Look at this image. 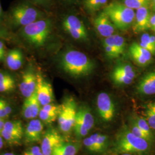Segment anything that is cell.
Listing matches in <instances>:
<instances>
[{"mask_svg":"<svg viewBox=\"0 0 155 155\" xmlns=\"http://www.w3.org/2000/svg\"><path fill=\"white\" fill-rule=\"evenodd\" d=\"M152 145L147 140L136 136L131 132L129 127L124 125L117 133L111 151L116 155H148L151 151Z\"/></svg>","mask_w":155,"mask_h":155,"instance_id":"1","label":"cell"},{"mask_svg":"<svg viewBox=\"0 0 155 155\" xmlns=\"http://www.w3.org/2000/svg\"><path fill=\"white\" fill-rule=\"evenodd\" d=\"M61 66L63 71L73 77L88 75L94 68V63L82 52L68 50L61 56Z\"/></svg>","mask_w":155,"mask_h":155,"instance_id":"2","label":"cell"},{"mask_svg":"<svg viewBox=\"0 0 155 155\" xmlns=\"http://www.w3.org/2000/svg\"><path fill=\"white\" fill-rule=\"evenodd\" d=\"M51 25L50 19L43 18L22 27L21 35L31 45L40 47L45 44L50 36Z\"/></svg>","mask_w":155,"mask_h":155,"instance_id":"3","label":"cell"},{"mask_svg":"<svg viewBox=\"0 0 155 155\" xmlns=\"http://www.w3.org/2000/svg\"><path fill=\"white\" fill-rule=\"evenodd\" d=\"M103 12L109 17L116 28L126 31L133 25L136 12L124 4L113 2L105 6Z\"/></svg>","mask_w":155,"mask_h":155,"instance_id":"4","label":"cell"},{"mask_svg":"<svg viewBox=\"0 0 155 155\" xmlns=\"http://www.w3.org/2000/svg\"><path fill=\"white\" fill-rule=\"evenodd\" d=\"M8 17L13 27H24L44 18V14L31 4L22 2L12 8Z\"/></svg>","mask_w":155,"mask_h":155,"instance_id":"5","label":"cell"},{"mask_svg":"<svg viewBox=\"0 0 155 155\" xmlns=\"http://www.w3.org/2000/svg\"><path fill=\"white\" fill-rule=\"evenodd\" d=\"M77 110L75 100L71 97L66 98L60 105L58 122L59 129L62 133H70L73 129Z\"/></svg>","mask_w":155,"mask_h":155,"instance_id":"6","label":"cell"},{"mask_svg":"<svg viewBox=\"0 0 155 155\" xmlns=\"http://www.w3.org/2000/svg\"><path fill=\"white\" fill-rule=\"evenodd\" d=\"M63 27L73 39L79 41L88 40V33L83 22L75 15H68L63 21Z\"/></svg>","mask_w":155,"mask_h":155,"instance_id":"7","label":"cell"},{"mask_svg":"<svg viewBox=\"0 0 155 155\" xmlns=\"http://www.w3.org/2000/svg\"><path fill=\"white\" fill-rule=\"evenodd\" d=\"M136 75L133 66L129 63L123 62L114 68L111 74V79L118 86L127 85L132 83Z\"/></svg>","mask_w":155,"mask_h":155,"instance_id":"8","label":"cell"},{"mask_svg":"<svg viewBox=\"0 0 155 155\" xmlns=\"http://www.w3.org/2000/svg\"><path fill=\"white\" fill-rule=\"evenodd\" d=\"M63 136L56 129L50 128L43 134L41 150L44 155H52L56 148L64 143Z\"/></svg>","mask_w":155,"mask_h":155,"instance_id":"9","label":"cell"},{"mask_svg":"<svg viewBox=\"0 0 155 155\" xmlns=\"http://www.w3.org/2000/svg\"><path fill=\"white\" fill-rule=\"evenodd\" d=\"M97 109L100 117L106 122L111 121L115 114V106L110 95L106 93H101L97 98Z\"/></svg>","mask_w":155,"mask_h":155,"instance_id":"10","label":"cell"},{"mask_svg":"<svg viewBox=\"0 0 155 155\" xmlns=\"http://www.w3.org/2000/svg\"><path fill=\"white\" fill-rule=\"evenodd\" d=\"M44 125L43 122L38 119H33L28 123L24 132V141L27 144L38 143L43 137Z\"/></svg>","mask_w":155,"mask_h":155,"instance_id":"11","label":"cell"},{"mask_svg":"<svg viewBox=\"0 0 155 155\" xmlns=\"http://www.w3.org/2000/svg\"><path fill=\"white\" fill-rule=\"evenodd\" d=\"M38 83L37 74L32 69H28L22 74L19 89L22 95L26 98L31 97L36 90Z\"/></svg>","mask_w":155,"mask_h":155,"instance_id":"12","label":"cell"},{"mask_svg":"<svg viewBox=\"0 0 155 155\" xmlns=\"http://www.w3.org/2000/svg\"><path fill=\"white\" fill-rule=\"evenodd\" d=\"M38 83L36 94L41 106H45L52 102L54 100V92L51 84L40 74H37Z\"/></svg>","mask_w":155,"mask_h":155,"instance_id":"13","label":"cell"},{"mask_svg":"<svg viewBox=\"0 0 155 155\" xmlns=\"http://www.w3.org/2000/svg\"><path fill=\"white\" fill-rule=\"evenodd\" d=\"M94 25L98 33L105 38L114 35L116 29L113 23L104 12L95 18Z\"/></svg>","mask_w":155,"mask_h":155,"instance_id":"14","label":"cell"},{"mask_svg":"<svg viewBox=\"0 0 155 155\" xmlns=\"http://www.w3.org/2000/svg\"><path fill=\"white\" fill-rule=\"evenodd\" d=\"M151 15L149 7H142L136 9L133 24L134 32L140 33L150 29Z\"/></svg>","mask_w":155,"mask_h":155,"instance_id":"15","label":"cell"},{"mask_svg":"<svg viewBox=\"0 0 155 155\" xmlns=\"http://www.w3.org/2000/svg\"><path fill=\"white\" fill-rule=\"evenodd\" d=\"M129 53L134 61L140 66L148 65L152 60V54L136 42L130 46Z\"/></svg>","mask_w":155,"mask_h":155,"instance_id":"16","label":"cell"},{"mask_svg":"<svg viewBox=\"0 0 155 155\" xmlns=\"http://www.w3.org/2000/svg\"><path fill=\"white\" fill-rule=\"evenodd\" d=\"M41 105L38 98L36 92L31 97L26 98L22 106V115L25 119H33L39 116Z\"/></svg>","mask_w":155,"mask_h":155,"instance_id":"17","label":"cell"},{"mask_svg":"<svg viewBox=\"0 0 155 155\" xmlns=\"http://www.w3.org/2000/svg\"><path fill=\"white\" fill-rule=\"evenodd\" d=\"M137 91L142 95L155 94V71L148 72L141 78L136 86Z\"/></svg>","mask_w":155,"mask_h":155,"instance_id":"18","label":"cell"},{"mask_svg":"<svg viewBox=\"0 0 155 155\" xmlns=\"http://www.w3.org/2000/svg\"><path fill=\"white\" fill-rule=\"evenodd\" d=\"M6 64L12 71L19 70L24 63L22 52L18 49L9 51L6 55Z\"/></svg>","mask_w":155,"mask_h":155,"instance_id":"19","label":"cell"},{"mask_svg":"<svg viewBox=\"0 0 155 155\" xmlns=\"http://www.w3.org/2000/svg\"><path fill=\"white\" fill-rule=\"evenodd\" d=\"M76 120L81 122L89 132L94 127V117L89 107L86 106H81L78 109Z\"/></svg>","mask_w":155,"mask_h":155,"instance_id":"20","label":"cell"},{"mask_svg":"<svg viewBox=\"0 0 155 155\" xmlns=\"http://www.w3.org/2000/svg\"><path fill=\"white\" fill-rule=\"evenodd\" d=\"M15 78L8 72L0 71V93H10L16 89Z\"/></svg>","mask_w":155,"mask_h":155,"instance_id":"21","label":"cell"},{"mask_svg":"<svg viewBox=\"0 0 155 155\" xmlns=\"http://www.w3.org/2000/svg\"><path fill=\"white\" fill-rule=\"evenodd\" d=\"M103 43L110 45L114 49L116 50L117 52L120 56L124 53L126 47L125 39L122 36L116 34H114L111 36L106 38Z\"/></svg>","mask_w":155,"mask_h":155,"instance_id":"22","label":"cell"},{"mask_svg":"<svg viewBox=\"0 0 155 155\" xmlns=\"http://www.w3.org/2000/svg\"><path fill=\"white\" fill-rule=\"evenodd\" d=\"M93 141L97 153L106 152L109 147V137L105 134L95 133L90 136Z\"/></svg>","mask_w":155,"mask_h":155,"instance_id":"23","label":"cell"},{"mask_svg":"<svg viewBox=\"0 0 155 155\" xmlns=\"http://www.w3.org/2000/svg\"><path fill=\"white\" fill-rule=\"evenodd\" d=\"M78 146L77 144L64 142L53 151L52 155H77Z\"/></svg>","mask_w":155,"mask_h":155,"instance_id":"24","label":"cell"},{"mask_svg":"<svg viewBox=\"0 0 155 155\" xmlns=\"http://www.w3.org/2000/svg\"><path fill=\"white\" fill-rule=\"evenodd\" d=\"M132 120L136 123V124L144 132V133L150 137L153 143L155 139L153 130L151 129L147 121L145 120V118L144 117L139 116H133L132 117Z\"/></svg>","mask_w":155,"mask_h":155,"instance_id":"25","label":"cell"},{"mask_svg":"<svg viewBox=\"0 0 155 155\" xmlns=\"http://www.w3.org/2000/svg\"><path fill=\"white\" fill-rule=\"evenodd\" d=\"M144 118L152 130L155 131V101L146 104L144 108Z\"/></svg>","mask_w":155,"mask_h":155,"instance_id":"26","label":"cell"},{"mask_svg":"<svg viewBox=\"0 0 155 155\" xmlns=\"http://www.w3.org/2000/svg\"><path fill=\"white\" fill-rule=\"evenodd\" d=\"M1 135L8 144L13 145H18L21 144L22 137L24 136L23 134L11 133L6 131L4 129Z\"/></svg>","mask_w":155,"mask_h":155,"instance_id":"27","label":"cell"},{"mask_svg":"<svg viewBox=\"0 0 155 155\" xmlns=\"http://www.w3.org/2000/svg\"><path fill=\"white\" fill-rule=\"evenodd\" d=\"M4 129L9 132L24 134L22 123L20 121H9L5 122Z\"/></svg>","mask_w":155,"mask_h":155,"instance_id":"28","label":"cell"},{"mask_svg":"<svg viewBox=\"0 0 155 155\" xmlns=\"http://www.w3.org/2000/svg\"><path fill=\"white\" fill-rule=\"evenodd\" d=\"M108 0H84V5L90 12H94L100 10L105 5Z\"/></svg>","mask_w":155,"mask_h":155,"instance_id":"29","label":"cell"},{"mask_svg":"<svg viewBox=\"0 0 155 155\" xmlns=\"http://www.w3.org/2000/svg\"><path fill=\"white\" fill-rule=\"evenodd\" d=\"M59 113L52 112L50 111L45 110L41 107L39 112V117L40 120L43 122L45 124H52L55 122L56 119H58Z\"/></svg>","mask_w":155,"mask_h":155,"instance_id":"30","label":"cell"},{"mask_svg":"<svg viewBox=\"0 0 155 155\" xmlns=\"http://www.w3.org/2000/svg\"><path fill=\"white\" fill-rule=\"evenodd\" d=\"M152 0H123V4L133 10L142 7H150Z\"/></svg>","mask_w":155,"mask_h":155,"instance_id":"31","label":"cell"},{"mask_svg":"<svg viewBox=\"0 0 155 155\" xmlns=\"http://www.w3.org/2000/svg\"><path fill=\"white\" fill-rule=\"evenodd\" d=\"M142 47L148 50L152 55H155V48L151 43L150 39V35L149 33H144L141 37L140 42L139 43Z\"/></svg>","mask_w":155,"mask_h":155,"instance_id":"32","label":"cell"},{"mask_svg":"<svg viewBox=\"0 0 155 155\" xmlns=\"http://www.w3.org/2000/svg\"><path fill=\"white\" fill-rule=\"evenodd\" d=\"M129 129L131 130V132L135 134L136 136L139 137L142 139H145L147 141H148L151 144H152V141L150 139V137L144 133V132L140 128V127L136 124V123L133 121V120L131 119L130 121V125L129 127Z\"/></svg>","mask_w":155,"mask_h":155,"instance_id":"33","label":"cell"},{"mask_svg":"<svg viewBox=\"0 0 155 155\" xmlns=\"http://www.w3.org/2000/svg\"><path fill=\"white\" fill-rule=\"evenodd\" d=\"M103 46L104 48L106 55L111 59H116L120 56V55L117 52L116 50L114 49L110 45L103 43Z\"/></svg>","mask_w":155,"mask_h":155,"instance_id":"34","label":"cell"},{"mask_svg":"<svg viewBox=\"0 0 155 155\" xmlns=\"http://www.w3.org/2000/svg\"><path fill=\"white\" fill-rule=\"evenodd\" d=\"M83 144L85 148L90 152L93 153H97L94 143L90 137H86L83 140Z\"/></svg>","mask_w":155,"mask_h":155,"instance_id":"35","label":"cell"},{"mask_svg":"<svg viewBox=\"0 0 155 155\" xmlns=\"http://www.w3.org/2000/svg\"><path fill=\"white\" fill-rule=\"evenodd\" d=\"M23 155H44L42 153L41 148L38 146H35L26 150Z\"/></svg>","mask_w":155,"mask_h":155,"instance_id":"36","label":"cell"},{"mask_svg":"<svg viewBox=\"0 0 155 155\" xmlns=\"http://www.w3.org/2000/svg\"><path fill=\"white\" fill-rule=\"evenodd\" d=\"M5 56V46L4 43L0 40V61H2Z\"/></svg>","mask_w":155,"mask_h":155,"instance_id":"37","label":"cell"},{"mask_svg":"<svg viewBox=\"0 0 155 155\" xmlns=\"http://www.w3.org/2000/svg\"><path fill=\"white\" fill-rule=\"evenodd\" d=\"M150 25V29L155 33V14L151 15Z\"/></svg>","mask_w":155,"mask_h":155,"instance_id":"38","label":"cell"},{"mask_svg":"<svg viewBox=\"0 0 155 155\" xmlns=\"http://www.w3.org/2000/svg\"><path fill=\"white\" fill-rule=\"evenodd\" d=\"M5 121L4 120L0 121V135L1 134V132L4 129V124H5Z\"/></svg>","mask_w":155,"mask_h":155,"instance_id":"39","label":"cell"},{"mask_svg":"<svg viewBox=\"0 0 155 155\" xmlns=\"http://www.w3.org/2000/svg\"><path fill=\"white\" fill-rule=\"evenodd\" d=\"M31 1H32V2H35V3H37V4H43V3H45L47 0H31Z\"/></svg>","mask_w":155,"mask_h":155,"instance_id":"40","label":"cell"},{"mask_svg":"<svg viewBox=\"0 0 155 155\" xmlns=\"http://www.w3.org/2000/svg\"><path fill=\"white\" fill-rule=\"evenodd\" d=\"M150 39L152 44L155 47V35H150Z\"/></svg>","mask_w":155,"mask_h":155,"instance_id":"41","label":"cell"},{"mask_svg":"<svg viewBox=\"0 0 155 155\" xmlns=\"http://www.w3.org/2000/svg\"><path fill=\"white\" fill-rule=\"evenodd\" d=\"M3 16V11H2V6L1 4V1H0V21L2 18Z\"/></svg>","mask_w":155,"mask_h":155,"instance_id":"42","label":"cell"},{"mask_svg":"<svg viewBox=\"0 0 155 155\" xmlns=\"http://www.w3.org/2000/svg\"><path fill=\"white\" fill-rule=\"evenodd\" d=\"M3 145H4V141H3L2 137L1 136V135H0V150L3 147Z\"/></svg>","mask_w":155,"mask_h":155,"instance_id":"43","label":"cell"},{"mask_svg":"<svg viewBox=\"0 0 155 155\" xmlns=\"http://www.w3.org/2000/svg\"><path fill=\"white\" fill-rule=\"evenodd\" d=\"M150 6L152 7V9L153 11L155 12V0H152Z\"/></svg>","mask_w":155,"mask_h":155,"instance_id":"44","label":"cell"},{"mask_svg":"<svg viewBox=\"0 0 155 155\" xmlns=\"http://www.w3.org/2000/svg\"><path fill=\"white\" fill-rule=\"evenodd\" d=\"M4 36H5V33H4V32L0 29V38H3Z\"/></svg>","mask_w":155,"mask_h":155,"instance_id":"45","label":"cell"},{"mask_svg":"<svg viewBox=\"0 0 155 155\" xmlns=\"http://www.w3.org/2000/svg\"><path fill=\"white\" fill-rule=\"evenodd\" d=\"M4 155H16V154H15V153H4Z\"/></svg>","mask_w":155,"mask_h":155,"instance_id":"46","label":"cell"},{"mask_svg":"<svg viewBox=\"0 0 155 155\" xmlns=\"http://www.w3.org/2000/svg\"><path fill=\"white\" fill-rule=\"evenodd\" d=\"M121 155H136V154H132V153H124Z\"/></svg>","mask_w":155,"mask_h":155,"instance_id":"47","label":"cell"},{"mask_svg":"<svg viewBox=\"0 0 155 155\" xmlns=\"http://www.w3.org/2000/svg\"><path fill=\"white\" fill-rule=\"evenodd\" d=\"M4 120V119H3V118H1V117H0V121H1V120Z\"/></svg>","mask_w":155,"mask_h":155,"instance_id":"48","label":"cell"}]
</instances>
